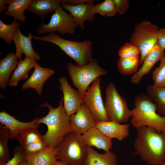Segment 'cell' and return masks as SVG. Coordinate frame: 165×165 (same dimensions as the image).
<instances>
[{
	"label": "cell",
	"instance_id": "6da1fadb",
	"mask_svg": "<svg viewBox=\"0 0 165 165\" xmlns=\"http://www.w3.org/2000/svg\"><path fill=\"white\" fill-rule=\"evenodd\" d=\"M136 154L149 165H162L165 155V133L146 126L136 128L134 143Z\"/></svg>",
	"mask_w": 165,
	"mask_h": 165
},
{
	"label": "cell",
	"instance_id": "7a4b0ae2",
	"mask_svg": "<svg viewBox=\"0 0 165 165\" xmlns=\"http://www.w3.org/2000/svg\"><path fill=\"white\" fill-rule=\"evenodd\" d=\"M40 107H46L49 110L47 115L40 118V124H45L48 128L47 132L43 136V140L49 147L56 148L64 137L72 131L70 116L64 109L62 95L59 105L57 108L53 107L47 102L41 105Z\"/></svg>",
	"mask_w": 165,
	"mask_h": 165
},
{
	"label": "cell",
	"instance_id": "3957f363",
	"mask_svg": "<svg viewBox=\"0 0 165 165\" xmlns=\"http://www.w3.org/2000/svg\"><path fill=\"white\" fill-rule=\"evenodd\" d=\"M134 108L131 110L130 123L136 128L143 126L152 127L159 133H165V117L156 113L155 104L146 94L136 95Z\"/></svg>",
	"mask_w": 165,
	"mask_h": 165
},
{
	"label": "cell",
	"instance_id": "277c9868",
	"mask_svg": "<svg viewBox=\"0 0 165 165\" xmlns=\"http://www.w3.org/2000/svg\"><path fill=\"white\" fill-rule=\"evenodd\" d=\"M33 38L53 43L58 46L68 56L74 60L76 65L82 66L93 61L92 43L89 40L77 42L67 40L56 33L43 36H33Z\"/></svg>",
	"mask_w": 165,
	"mask_h": 165
},
{
	"label": "cell",
	"instance_id": "5b68a950",
	"mask_svg": "<svg viewBox=\"0 0 165 165\" xmlns=\"http://www.w3.org/2000/svg\"><path fill=\"white\" fill-rule=\"evenodd\" d=\"M87 147L82 135L71 131L56 148L57 160L67 165H82L86 156Z\"/></svg>",
	"mask_w": 165,
	"mask_h": 165
},
{
	"label": "cell",
	"instance_id": "8992f818",
	"mask_svg": "<svg viewBox=\"0 0 165 165\" xmlns=\"http://www.w3.org/2000/svg\"><path fill=\"white\" fill-rule=\"evenodd\" d=\"M67 68L72 83L82 96L91 82L97 78L107 73L105 69L99 65L95 59L82 66L69 62Z\"/></svg>",
	"mask_w": 165,
	"mask_h": 165
},
{
	"label": "cell",
	"instance_id": "52a82bcc",
	"mask_svg": "<svg viewBox=\"0 0 165 165\" xmlns=\"http://www.w3.org/2000/svg\"><path fill=\"white\" fill-rule=\"evenodd\" d=\"M157 26L148 20H143L135 26L130 42L136 46L141 51L140 66L142 65L146 55L157 42Z\"/></svg>",
	"mask_w": 165,
	"mask_h": 165
},
{
	"label": "cell",
	"instance_id": "ba28073f",
	"mask_svg": "<svg viewBox=\"0 0 165 165\" xmlns=\"http://www.w3.org/2000/svg\"><path fill=\"white\" fill-rule=\"evenodd\" d=\"M105 92L104 106L109 121L120 123L127 122L130 117L131 110L126 100L118 93L112 82L108 85Z\"/></svg>",
	"mask_w": 165,
	"mask_h": 165
},
{
	"label": "cell",
	"instance_id": "9c48e42d",
	"mask_svg": "<svg viewBox=\"0 0 165 165\" xmlns=\"http://www.w3.org/2000/svg\"><path fill=\"white\" fill-rule=\"evenodd\" d=\"M78 26L72 15L66 12L61 6L55 10L49 22L45 24L43 22L37 28L36 32L39 34H46L56 31L62 35H73Z\"/></svg>",
	"mask_w": 165,
	"mask_h": 165
},
{
	"label": "cell",
	"instance_id": "30bf717a",
	"mask_svg": "<svg viewBox=\"0 0 165 165\" xmlns=\"http://www.w3.org/2000/svg\"><path fill=\"white\" fill-rule=\"evenodd\" d=\"M100 83L101 78L98 77L88 87L82 97L97 122L109 121L101 95Z\"/></svg>",
	"mask_w": 165,
	"mask_h": 165
},
{
	"label": "cell",
	"instance_id": "8fae6325",
	"mask_svg": "<svg viewBox=\"0 0 165 165\" xmlns=\"http://www.w3.org/2000/svg\"><path fill=\"white\" fill-rule=\"evenodd\" d=\"M58 80L60 89L63 94L64 108L67 114L70 116L75 113L81 105L85 104L82 96L72 87L65 77H60Z\"/></svg>",
	"mask_w": 165,
	"mask_h": 165
},
{
	"label": "cell",
	"instance_id": "7c38bea8",
	"mask_svg": "<svg viewBox=\"0 0 165 165\" xmlns=\"http://www.w3.org/2000/svg\"><path fill=\"white\" fill-rule=\"evenodd\" d=\"M97 122L85 104L81 105L75 114L70 116L71 131L81 135L94 127Z\"/></svg>",
	"mask_w": 165,
	"mask_h": 165
},
{
	"label": "cell",
	"instance_id": "4fadbf2b",
	"mask_svg": "<svg viewBox=\"0 0 165 165\" xmlns=\"http://www.w3.org/2000/svg\"><path fill=\"white\" fill-rule=\"evenodd\" d=\"M40 118H38L31 122H24L18 120L14 117L4 111L0 112V123L9 130L10 139L11 140L16 139L21 133L26 130L38 129L40 124Z\"/></svg>",
	"mask_w": 165,
	"mask_h": 165
},
{
	"label": "cell",
	"instance_id": "5bb4252c",
	"mask_svg": "<svg viewBox=\"0 0 165 165\" xmlns=\"http://www.w3.org/2000/svg\"><path fill=\"white\" fill-rule=\"evenodd\" d=\"M33 35L28 32V36L23 35L19 27L16 29L13 38L16 49V54L19 60H21L22 53L27 57L36 61H39L40 57L34 50L32 44V39Z\"/></svg>",
	"mask_w": 165,
	"mask_h": 165
},
{
	"label": "cell",
	"instance_id": "9a60e30c",
	"mask_svg": "<svg viewBox=\"0 0 165 165\" xmlns=\"http://www.w3.org/2000/svg\"><path fill=\"white\" fill-rule=\"evenodd\" d=\"M93 0L88 2H83L75 5H69L66 3L61 4V6L70 13L78 25L81 29H85V21H92L94 19L95 15L91 12L94 6Z\"/></svg>",
	"mask_w": 165,
	"mask_h": 165
},
{
	"label": "cell",
	"instance_id": "2e32d148",
	"mask_svg": "<svg viewBox=\"0 0 165 165\" xmlns=\"http://www.w3.org/2000/svg\"><path fill=\"white\" fill-rule=\"evenodd\" d=\"M165 55L164 50L157 43L145 57L141 68L131 77V83H139L143 76L149 73L155 64L165 56Z\"/></svg>",
	"mask_w": 165,
	"mask_h": 165
},
{
	"label": "cell",
	"instance_id": "e0dca14e",
	"mask_svg": "<svg viewBox=\"0 0 165 165\" xmlns=\"http://www.w3.org/2000/svg\"><path fill=\"white\" fill-rule=\"evenodd\" d=\"M34 68L33 73L22 84L21 88L22 90L33 88L36 90L38 95H41L44 83L54 74L55 71L51 68L41 66L37 62Z\"/></svg>",
	"mask_w": 165,
	"mask_h": 165
},
{
	"label": "cell",
	"instance_id": "ac0fdd59",
	"mask_svg": "<svg viewBox=\"0 0 165 165\" xmlns=\"http://www.w3.org/2000/svg\"><path fill=\"white\" fill-rule=\"evenodd\" d=\"M108 138H115L121 141L127 138L129 135L130 125L114 121L97 122L94 127Z\"/></svg>",
	"mask_w": 165,
	"mask_h": 165
},
{
	"label": "cell",
	"instance_id": "d6986e66",
	"mask_svg": "<svg viewBox=\"0 0 165 165\" xmlns=\"http://www.w3.org/2000/svg\"><path fill=\"white\" fill-rule=\"evenodd\" d=\"M82 135L83 140L86 146H94L105 152L110 151L112 148V139L95 127L92 128Z\"/></svg>",
	"mask_w": 165,
	"mask_h": 165
},
{
	"label": "cell",
	"instance_id": "ffe728a7",
	"mask_svg": "<svg viewBox=\"0 0 165 165\" xmlns=\"http://www.w3.org/2000/svg\"><path fill=\"white\" fill-rule=\"evenodd\" d=\"M19 61L16 53L11 51L0 60V87L5 89L10 80L12 72L16 68Z\"/></svg>",
	"mask_w": 165,
	"mask_h": 165
},
{
	"label": "cell",
	"instance_id": "44dd1931",
	"mask_svg": "<svg viewBox=\"0 0 165 165\" xmlns=\"http://www.w3.org/2000/svg\"><path fill=\"white\" fill-rule=\"evenodd\" d=\"M87 146V155L82 165H118L115 153L109 151L101 154L92 147Z\"/></svg>",
	"mask_w": 165,
	"mask_h": 165
},
{
	"label": "cell",
	"instance_id": "7402d4cb",
	"mask_svg": "<svg viewBox=\"0 0 165 165\" xmlns=\"http://www.w3.org/2000/svg\"><path fill=\"white\" fill-rule=\"evenodd\" d=\"M36 62V61L26 56L24 59L19 60L16 68L11 74L8 86H16L20 81L28 79L29 72L34 68Z\"/></svg>",
	"mask_w": 165,
	"mask_h": 165
},
{
	"label": "cell",
	"instance_id": "603a6c76",
	"mask_svg": "<svg viewBox=\"0 0 165 165\" xmlns=\"http://www.w3.org/2000/svg\"><path fill=\"white\" fill-rule=\"evenodd\" d=\"M61 4L60 0H32L27 10L43 19L61 6Z\"/></svg>",
	"mask_w": 165,
	"mask_h": 165
},
{
	"label": "cell",
	"instance_id": "cb8c5ba5",
	"mask_svg": "<svg viewBox=\"0 0 165 165\" xmlns=\"http://www.w3.org/2000/svg\"><path fill=\"white\" fill-rule=\"evenodd\" d=\"M32 0H7V10L4 12L6 15L13 18L14 20L24 22L26 17L24 12L27 9Z\"/></svg>",
	"mask_w": 165,
	"mask_h": 165
},
{
	"label": "cell",
	"instance_id": "d4e9b609",
	"mask_svg": "<svg viewBox=\"0 0 165 165\" xmlns=\"http://www.w3.org/2000/svg\"><path fill=\"white\" fill-rule=\"evenodd\" d=\"M56 148L48 147L35 155L24 156L29 165H53L57 160Z\"/></svg>",
	"mask_w": 165,
	"mask_h": 165
},
{
	"label": "cell",
	"instance_id": "484cf974",
	"mask_svg": "<svg viewBox=\"0 0 165 165\" xmlns=\"http://www.w3.org/2000/svg\"><path fill=\"white\" fill-rule=\"evenodd\" d=\"M146 95L155 104L159 114L165 117V87L149 85L146 88Z\"/></svg>",
	"mask_w": 165,
	"mask_h": 165
},
{
	"label": "cell",
	"instance_id": "4316f807",
	"mask_svg": "<svg viewBox=\"0 0 165 165\" xmlns=\"http://www.w3.org/2000/svg\"><path fill=\"white\" fill-rule=\"evenodd\" d=\"M9 139H10L9 130L0 123V165H5L11 159L8 145Z\"/></svg>",
	"mask_w": 165,
	"mask_h": 165
},
{
	"label": "cell",
	"instance_id": "83f0119b",
	"mask_svg": "<svg viewBox=\"0 0 165 165\" xmlns=\"http://www.w3.org/2000/svg\"><path fill=\"white\" fill-rule=\"evenodd\" d=\"M140 62V56L126 58H120L117 64L119 71L124 75L135 73L138 71Z\"/></svg>",
	"mask_w": 165,
	"mask_h": 165
},
{
	"label": "cell",
	"instance_id": "f1b7e54d",
	"mask_svg": "<svg viewBox=\"0 0 165 165\" xmlns=\"http://www.w3.org/2000/svg\"><path fill=\"white\" fill-rule=\"evenodd\" d=\"M43 136L39 133L38 129H29L21 133L16 139L22 147L43 140Z\"/></svg>",
	"mask_w": 165,
	"mask_h": 165
},
{
	"label": "cell",
	"instance_id": "f546056e",
	"mask_svg": "<svg viewBox=\"0 0 165 165\" xmlns=\"http://www.w3.org/2000/svg\"><path fill=\"white\" fill-rule=\"evenodd\" d=\"M21 25V23L18 21L14 20L11 24H7L0 20V37L7 44L11 45L16 29Z\"/></svg>",
	"mask_w": 165,
	"mask_h": 165
},
{
	"label": "cell",
	"instance_id": "4dcf8cb0",
	"mask_svg": "<svg viewBox=\"0 0 165 165\" xmlns=\"http://www.w3.org/2000/svg\"><path fill=\"white\" fill-rule=\"evenodd\" d=\"M91 12L94 15L99 13L103 16L107 17L114 16L117 13L113 0H106L94 5Z\"/></svg>",
	"mask_w": 165,
	"mask_h": 165
},
{
	"label": "cell",
	"instance_id": "1f68e13d",
	"mask_svg": "<svg viewBox=\"0 0 165 165\" xmlns=\"http://www.w3.org/2000/svg\"><path fill=\"white\" fill-rule=\"evenodd\" d=\"M159 66L152 72L153 85L160 87H165V56L160 61Z\"/></svg>",
	"mask_w": 165,
	"mask_h": 165
},
{
	"label": "cell",
	"instance_id": "d6a6232c",
	"mask_svg": "<svg viewBox=\"0 0 165 165\" xmlns=\"http://www.w3.org/2000/svg\"><path fill=\"white\" fill-rule=\"evenodd\" d=\"M24 156H31L43 151L49 147L43 140L21 147Z\"/></svg>",
	"mask_w": 165,
	"mask_h": 165
},
{
	"label": "cell",
	"instance_id": "836d02e7",
	"mask_svg": "<svg viewBox=\"0 0 165 165\" xmlns=\"http://www.w3.org/2000/svg\"><path fill=\"white\" fill-rule=\"evenodd\" d=\"M141 51L136 46L130 42H126L118 51L120 58H126L140 56Z\"/></svg>",
	"mask_w": 165,
	"mask_h": 165
},
{
	"label": "cell",
	"instance_id": "e575fe53",
	"mask_svg": "<svg viewBox=\"0 0 165 165\" xmlns=\"http://www.w3.org/2000/svg\"><path fill=\"white\" fill-rule=\"evenodd\" d=\"M13 157L4 165H19L24 159V155L20 146H17L14 149Z\"/></svg>",
	"mask_w": 165,
	"mask_h": 165
},
{
	"label": "cell",
	"instance_id": "d590c367",
	"mask_svg": "<svg viewBox=\"0 0 165 165\" xmlns=\"http://www.w3.org/2000/svg\"><path fill=\"white\" fill-rule=\"evenodd\" d=\"M117 13L120 14L125 13L129 6L130 1L128 0H113Z\"/></svg>",
	"mask_w": 165,
	"mask_h": 165
},
{
	"label": "cell",
	"instance_id": "8d00e7d4",
	"mask_svg": "<svg viewBox=\"0 0 165 165\" xmlns=\"http://www.w3.org/2000/svg\"><path fill=\"white\" fill-rule=\"evenodd\" d=\"M157 43L163 50L165 49V27L159 29L157 33Z\"/></svg>",
	"mask_w": 165,
	"mask_h": 165
},
{
	"label": "cell",
	"instance_id": "74e56055",
	"mask_svg": "<svg viewBox=\"0 0 165 165\" xmlns=\"http://www.w3.org/2000/svg\"><path fill=\"white\" fill-rule=\"evenodd\" d=\"M90 0H60L61 4L66 3L69 5H75L82 3L88 2Z\"/></svg>",
	"mask_w": 165,
	"mask_h": 165
},
{
	"label": "cell",
	"instance_id": "f35d334b",
	"mask_svg": "<svg viewBox=\"0 0 165 165\" xmlns=\"http://www.w3.org/2000/svg\"><path fill=\"white\" fill-rule=\"evenodd\" d=\"M7 5V0H0V13L7 9L6 5Z\"/></svg>",
	"mask_w": 165,
	"mask_h": 165
},
{
	"label": "cell",
	"instance_id": "ab89813d",
	"mask_svg": "<svg viewBox=\"0 0 165 165\" xmlns=\"http://www.w3.org/2000/svg\"><path fill=\"white\" fill-rule=\"evenodd\" d=\"M53 165H67L63 162L58 160H56Z\"/></svg>",
	"mask_w": 165,
	"mask_h": 165
},
{
	"label": "cell",
	"instance_id": "60d3db41",
	"mask_svg": "<svg viewBox=\"0 0 165 165\" xmlns=\"http://www.w3.org/2000/svg\"><path fill=\"white\" fill-rule=\"evenodd\" d=\"M19 165H29L24 159L20 163Z\"/></svg>",
	"mask_w": 165,
	"mask_h": 165
},
{
	"label": "cell",
	"instance_id": "b9f144b4",
	"mask_svg": "<svg viewBox=\"0 0 165 165\" xmlns=\"http://www.w3.org/2000/svg\"><path fill=\"white\" fill-rule=\"evenodd\" d=\"M162 165H165V155L164 158L163 163Z\"/></svg>",
	"mask_w": 165,
	"mask_h": 165
}]
</instances>
